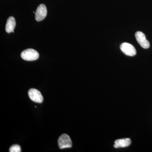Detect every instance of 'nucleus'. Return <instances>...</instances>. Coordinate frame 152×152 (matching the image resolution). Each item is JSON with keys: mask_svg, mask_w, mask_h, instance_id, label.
Returning a JSON list of instances; mask_svg holds the SVG:
<instances>
[{"mask_svg": "<svg viewBox=\"0 0 152 152\" xmlns=\"http://www.w3.org/2000/svg\"><path fill=\"white\" fill-rule=\"evenodd\" d=\"M120 49L125 55L129 56H134L137 53L134 47L128 43L122 44L120 46Z\"/></svg>", "mask_w": 152, "mask_h": 152, "instance_id": "nucleus-4", "label": "nucleus"}, {"mask_svg": "<svg viewBox=\"0 0 152 152\" xmlns=\"http://www.w3.org/2000/svg\"><path fill=\"white\" fill-rule=\"evenodd\" d=\"M30 99L35 102L42 103L43 101V97L40 92L34 88L30 89L28 92Z\"/></svg>", "mask_w": 152, "mask_h": 152, "instance_id": "nucleus-3", "label": "nucleus"}, {"mask_svg": "<svg viewBox=\"0 0 152 152\" xmlns=\"http://www.w3.org/2000/svg\"><path fill=\"white\" fill-rule=\"evenodd\" d=\"M47 9L46 7L43 4H41L37 9L35 13V19L37 21L42 20L46 17Z\"/></svg>", "mask_w": 152, "mask_h": 152, "instance_id": "nucleus-5", "label": "nucleus"}, {"mask_svg": "<svg viewBox=\"0 0 152 152\" xmlns=\"http://www.w3.org/2000/svg\"><path fill=\"white\" fill-rule=\"evenodd\" d=\"M9 151L10 152H20L21 148L20 145H14L10 148Z\"/></svg>", "mask_w": 152, "mask_h": 152, "instance_id": "nucleus-9", "label": "nucleus"}, {"mask_svg": "<svg viewBox=\"0 0 152 152\" xmlns=\"http://www.w3.org/2000/svg\"><path fill=\"white\" fill-rule=\"evenodd\" d=\"M21 57L27 61H33L37 59L39 54L37 51L32 49H28L22 52Z\"/></svg>", "mask_w": 152, "mask_h": 152, "instance_id": "nucleus-1", "label": "nucleus"}, {"mask_svg": "<svg viewBox=\"0 0 152 152\" xmlns=\"http://www.w3.org/2000/svg\"><path fill=\"white\" fill-rule=\"evenodd\" d=\"M131 143V140L129 138L119 139L115 142L114 148H125L129 146Z\"/></svg>", "mask_w": 152, "mask_h": 152, "instance_id": "nucleus-7", "label": "nucleus"}, {"mask_svg": "<svg viewBox=\"0 0 152 152\" xmlns=\"http://www.w3.org/2000/svg\"><path fill=\"white\" fill-rule=\"evenodd\" d=\"M58 145L60 149L70 148L72 147V140L68 135L63 134L58 140Z\"/></svg>", "mask_w": 152, "mask_h": 152, "instance_id": "nucleus-2", "label": "nucleus"}, {"mask_svg": "<svg viewBox=\"0 0 152 152\" xmlns=\"http://www.w3.org/2000/svg\"><path fill=\"white\" fill-rule=\"evenodd\" d=\"M135 37L138 43L143 48L148 49L149 48V42L146 39L145 36L143 33L141 31L137 32L135 34Z\"/></svg>", "mask_w": 152, "mask_h": 152, "instance_id": "nucleus-6", "label": "nucleus"}, {"mask_svg": "<svg viewBox=\"0 0 152 152\" xmlns=\"http://www.w3.org/2000/svg\"><path fill=\"white\" fill-rule=\"evenodd\" d=\"M16 21L13 17H9L7 20L6 25V31L7 33L14 32V30L15 27Z\"/></svg>", "mask_w": 152, "mask_h": 152, "instance_id": "nucleus-8", "label": "nucleus"}]
</instances>
